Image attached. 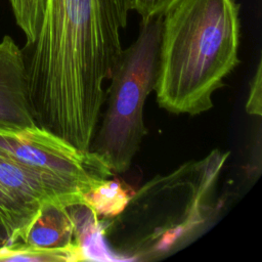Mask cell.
I'll return each mask as SVG.
<instances>
[{"mask_svg": "<svg viewBox=\"0 0 262 262\" xmlns=\"http://www.w3.org/2000/svg\"><path fill=\"white\" fill-rule=\"evenodd\" d=\"M0 237L5 239L7 243H8V246H9V241H8V234H7V231L2 223V221L0 220Z\"/></svg>", "mask_w": 262, "mask_h": 262, "instance_id": "obj_14", "label": "cell"}, {"mask_svg": "<svg viewBox=\"0 0 262 262\" xmlns=\"http://www.w3.org/2000/svg\"><path fill=\"white\" fill-rule=\"evenodd\" d=\"M88 260L84 248L76 245L61 250L32 249L14 243L0 251V261L13 262H59Z\"/></svg>", "mask_w": 262, "mask_h": 262, "instance_id": "obj_9", "label": "cell"}, {"mask_svg": "<svg viewBox=\"0 0 262 262\" xmlns=\"http://www.w3.org/2000/svg\"><path fill=\"white\" fill-rule=\"evenodd\" d=\"M178 0H128L129 10H134L141 20L163 16Z\"/></svg>", "mask_w": 262, "mask_h": 262, "instance_id": "obj_12", "label": "cell"}, {"mask_svg": "<svg viewBox=\"0 0 262 262\" xmlns=\"http://www.w3.org/2000/svg\"><path fill=\"white\" fill-rule=\"evenodd\" d=\"M0 152L72 184L84 194L114 176L97 154L80 149L38 125L17 132H0Z\"/></svg>", "mask_w": 262, "mask_h": 262, "instance_id": "obj_5", "label": "cell"}, {"mask_svg": "<svg viewBox=\"0 0 262 262\" xmlns=\"http://www.w3.org/2000/svg\"><path fill=\"white\" fill-rule=\"evenodd\" d=\"M246 111L249 115L261 117L262 115V64L258 62L256 73L250 84L249 96L246 102Z\"/></svg>", "mask_w": 262, "mask_h": 262, "instance_id": "obj_13", "label": "cell"}, {"mask_svg": "<svg viewBox=\"0 0 262 262\" xmlns=\"http://www.w3.org/2000/svg\"><path fill=\"white\" fill-rule=\"evenodd\" d=\"M239 39L237 0H178L162 17L159 105L191 116L211 110L212 95L239 62Z\"/></svg>", "mask_w": 262, "mask_h": 262, "instance_id": "obj_2", "label": "cell"}, {"mask_svg": "<svg viewBox=\"0 0 262 262\" xmlns=\"http://www.w3.org/2000/svg\"><path fill=\"white\" fill-rule=\"evenodd\" d=\"M16 25L26 37V46L32 45L40 31L46 0H9Z\"/></svg>", "mask_w": 262, "mask_h": 262, "instance_id": "obj_11", "label": "cell"}, {"mask_svg": "<svg viewBox=\"0 0 262 262\" xmlns=\"http://www.w3.org/2000/svg\"><path fill=\"white\" fill-rule=\"evenodd\" d=\"M227 158L228 152L215 149L168 174L171 206L151 179L130 196L108 226H100L101 233L124 231L108 242L114 251L128 259L156 257L179 247L209 220L213 212L210 196Z\"/></svg>", "mask_w": 262, "mask_h": 262, "instance_id": "obj_3", "label": "cell"}, {"mask_svg": "<svg viewBox=\"0 0 262 262\" xmlns=\"http://www.w3.org/2000/svg\"><path fill=\"white\" fill-rule=\"evenodd\" d=\"M130 196L120 183L108 179L84 194V200L97 216L113 218L124 210Z\"/></svg>", "mask_w": 262, "mask_h": 262, "instance_id": "obj_10", "label": "cell"}, {"mask_svg": "<svg viewBox=\"0 0 262 262\" xmlns=\"http://www.w3.org/2000/svg\"><path fill=\"white\" fill-rule=\"evenodd\" d=\"M35 125L24 53L6 35L0 41V132H17Z\"/></svg>", "mask_w": 262, "mask_h": 262, "instance_id": "obj_6", "label": "cell"}, {"mask_svg": "<svg viewBox=\"0 0 262 262\" xmlns=\"http://www.w3.org/2000/svg\"><path fill=\"white\" fill-rule=\"evenodd\" d=\"M128 11V0H46L38 36L21 49L36 124L80 149L98 127Z\"/></svg>", "mask_w": 262, "mask_h": 262, "instance_id": "obj_1", "label": "cell"}, {"mask_svg": "<svg viewBox=\"0 0 262 262\" xmlns=\"http://www.w3.org/2000/svg\"><path fill=\"white\" fill-rule=\"evenodd\" d=\"M37 213L0 180V220L7 231L9 245L21 241Z\"/></svg>", "mask_w": 262, "mask_h": 262, "instance_id": "obj_8", "label": "cell"}, {"mask_svg": "<svg viewBox=\"0 0 262 262\" xmlns=\"http://www.w3.org/2000/svg\"><path fill=\"white\" fill-rule=\"evenodd\" d=\"M8 246V243L5 241V239H3V238H1L0 237V251L1 250H3L5 247H7Z\"/></svg>", "mask_w": 262, "mask_h": 262, "instance_id": "obj_15", "label": "cell"}, {"mask_svg": "<svg viewBox=\"0 0 262 262\" xmlns=\"http://www.w3.org/2000/svg\"><path fill=\"white\" fill-rule=\"evenodd\" d=\"M17 243L27 248L45 250H61L81 245L73 206L44 204Z\"/></svg>", "mask_w": 262, "mask_h": 262, "instance_id": "obj_7", "label": "cell"}, {"mask_svg": "<svg viewBox=\"0 0 262 262\" xmlns=\"http://www.w3.org/2000/svg\"><path fill=\"white\" fill-rule=\"evenodd\" d=\"M162 17L141 20L136 40L122 50L110 77L106 110L89 150L114 173L128 171L147 134L143 106L157 84Z\"/></svg>", "mask_w": 262, "mask_h": 262, "instance_id": "obj_4", "label": "cell"}]
</instances>
